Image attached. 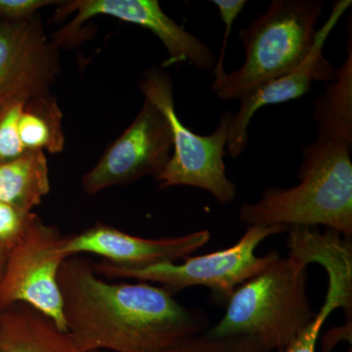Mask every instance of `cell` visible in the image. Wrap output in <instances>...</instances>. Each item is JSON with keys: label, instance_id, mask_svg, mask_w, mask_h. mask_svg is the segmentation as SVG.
I'll return each instance as SVG.
<instances>
[{"label": "cell", "instance_id": "cell-20", "mask_svg": "<svg viewBox=\"0 0 352 352\" xmlns=\"http://www.w3.org/2000/svg\"><path fill=\"white\" fill-rule=\"evenodd\" d=\"M25 104L16 102L0 113V164L14 161L25 152L18 127Z\"/></svg>", "mask_w": 352, "mask_h": 352}, {"label": "cell", "instance_id": "cell-4", "mask_svg": "<svg viewBox=\"0 0 352 352\" xmlns=\"http://www.w3.org/2000/svg\"><path fill=\"white\" fill-rule=\"evenodd\" d=\"M322 2L318 0H273L239 36L245 61L233 73L214 82L221 100H240L264 82L302 66L316 41Z\"/></svg>", "mask_w": 352, "mask_h": 352}, {"label": "cell", "instance_id": "cell-17", "mask_svg": "<svg viewBox=\"0 0 352 352\" xmlns=\"http://www.w3.org/2000/svg\"><path fill=\"white\" fill-rule=\"evenodd\" d=\"M62 119L63 113L50 94L25 102L18 124L25 151L46 150L51 154L63 151Z\"/></svg>", "mask_w": 352, "mask_h": 352}, {"label": "cell", "instance_id": "cell-11", "mask_svg": "<svg viewBox=\"0 0 352 352\" xmlns=\"http://www.w3.org/2000/svg\"><path fill=\"white\" fill-rule=\"evenodd\" d=\"M351 0H339L317 32L316 41L307 59L295 71L264 82L240 99L241 107L233 113L228 127L227 148L231 157H239L249 141V126L259 109L300 98L311 91L314 82H331L337 69L323 55V47L338 21L351 6Z\"/></svg>", "mask_w": 352, "mask_h": 352}, {"label": "cell", "instance_id": "cell-12", "mask_svg": "<svg viewBox=\"0 0 352 352\" xmlns=\"http://www.w3.org/2000/svg\"><path fill=\"white\" fill-rule=\"evenodd\" d=\"M210 239L208 230L178 237L147 239L105 224H96L76 235L65 237L64 252L69 256L94 254L124 268H144L188 258Z\"/></svg>", "mask_w": 352, "mask_h": 352}, {"label": "cell", "instance_id": "cell-18", "mask_svg": "<svg viewBox=\"0 0 352 352\" xmlns=\"http://www.w3.org/2000/svg\"><path fill=\"white\" fill-rule=\"evenodd\" d=\"M168 352H274L250 336L214 337L196 333L180 340Z\"/></svg>", "mask_w": 352, "mask_h": 352}, {"label": "cell", "instance_id": "cell-6", "mask_svg": "<svg viewBox=\"0 0 352 352\" xmlns=\"http://www.w3.org/2000/svg\"><path fill=\"white\" fill-rule=\"evenodd\" d=\"M285 231L281 226H249L235 245L212 254L188 256L182 263L124 268L103 261L94 263V270L96 274L109 279H135L160 284L173 295L191 287H205L227 302L238 287L279 258L275 251L263 256L256 251L266 238Z\"/></svg>", "mask_w": 352, "mask_h": 352}, {"label": "cell", "instance_id": "cell-22", "mask_svg": "<svg viewBox=\"0 0 352 352\" xmlns=\"http://www.w3.org/2000/svg\"><path fill=\"white\" fill-rule=\"evenodd\" d=\"M59 3L51 0H0V16L4 20L21 22L34 18L43 7Z\"/></svg>", "mask_w": 352, "mask_h": 352}, {"label": "cell", "instance_id": "cell-10", "mask_svg": "<svg viewBox=\"0 0 352 352\" xmlns=\"http://www.w3.org/2000/svg\"><path fill=\"white\" fill-rule=\"evenodd\" d=\"M58 48L38 16L0 21V113L16 102L50 94L60 71Z\"/></svg>", "mask_w": 352, "mask_h": 352}, {"label": "cell", "instance_id": "cell-23", "mask_svg": "<svg viewBox=\"0 0 352 352\" xmlns=\"http://www.w3.org/2000/svg\"><path fill=\"white\" fill-rule=\"evenodd\" d=\"M89 352H101V351H89Z\"/></svg>", "mask_w": 352, "mask_h": 352}, {"label": "cell", "instance_id": "cell-13", "mask_svg": "<svg viewBox=\"0 0 352 352\" xmlns=\"http://www.w3.org/2000/svg\"><path fill=\"white\" fill-rule=\"evenodd\" d=\"M0 352L82 351L50 317L25 303H16L0 311Z\"/></svg>", "mask_w": 352, "mask_h": 352}, {"label": "cell", "instance_id": "cell-2", "mask_svg": "<svg viewBox=\"0 0 352 352\" xmlns=\"http://www.w3.org/2000/svg\"><path fill=\"white\" fill-rule=\"evenodd\" d=\"M352 143L316 138L305 146L292 188L268 187L256 203L244 204L239 219L248 226H326L352 238Z\"/></svg>", "mask_w": 352, "mask_h": 352}, {"label": "cell", "instance_id": "cell-1", "mask_svg": "<svg viewBox=\"0 0 352 352\" xmlns=\"http://www.w3.org/2000/svg\"><path fill=\"white\" fill-rule=\"evenodd\" d=\"M58 283L67 331L82 352H168L203 329V317L163 287L109 283L87 258L65 259Z\"/></svg>", "mask_w": 352, "mask_h": 352}, {"label": "cell", "instance_id": "cell-9", "mask_svg": "<svg viewBox=\"0 0 352 352\" xmlns=\"http://www.w3.org/2000/svg\"><path fill=\"white\" fill-rule=\"evenodd\" d=\"M173 153V134L163 113L144 99L138 117L82 178L88 195L163 171Z\"/></svg>", "mask_w": 352, "mask_h": 352}, {"label": "cell", "instance_id": "cell-16", "mask_svg": "<svg viewBox=\"0 0 352 352\" xmlns=\"http://www.w3.org/2000/svg\"><path fill=\"white\" fill-rule=\"evenodd\" d=\"M314 118L317 138L352 143V43L347 41V56L325 92L315 100Z\"/></svg>", "mask_w": 352, "mask_h": 352}, {"label": "cell", "instance_id": "cell-7", "mask_svg": "<svg viewBox=\"0 0 352 352\" xmlns=\"http://www.w3.org/2000/svg\"><path fill=\"white\" fill-rule=\"evenodd\" d=\"M65 237L56 227L47 226L36 217L24 237L7 258L0 277V311L25 303L43 312L68 332L58 273L68 256L64 252Z\"/></svg>", "mask_w": 352, "mask_h": 352}, {"label": "cell", "instance_id": "cell-19", "mask_svg": "<svg viewBox=\"0 0 352 352\" xmlns=\"http://www.w3.org/2000/svg\"><path fill=\"white\" fill-rule=\"evenodd\" d=\"M36 217L32 212H23L0 201V277L9 254L24 237Z\"/></svg>", "mask_w": 352, "mask_h": 352}, {"label": "cell", "instance_id": "cell-15", "mask_svg": "<svg viewBox=\"0 0 352 352\" xmlns=\"http://www.w3.org/2000/svg\"><path fill=\"white\" fill-rule=\"evenodd\" d=\"M50 191V168L43 151H25L0 164V201L31 212Z\"/></svg>", "mask_w": 352, "mask_h": 352}, {"label": "cell", "instance_id": "cell-3", "mask_svg": "<svg viewBox=\"0 0 352 352\" xmlns=\"http://www.w3.org/2000/svg\"><path fill=\"white\" fill-rule=\"evenodd\" d=\"M307 265L293 252L279 256L234 291L208 335L250 336L271 351L283 349L316 314L307 295Z\"/></svg>", "mask_w": 352, "mask_h": 352}, {"label": "cell", "instance_id": "cell-21", "mask_svg": "<svg viewBox=\"0 0 352 352\" xmlns=\"http://www.w3.org/2000/svg\"><path fill=\"white\" fill-rule=\"evenodd\" d=\"M212 2L219 8L220 18L224 25L221 50H220L219 60L215 63L214 68V82H217L227 74L224 69V58H226L227 44H228V39L230 38L231 32H232L234 22L242 12L244 7L247 6V1L245 0H212Z\"/></svg>", "mask_w": 352, "mask_h": 352}, {"label": "cell", "instance_id": "cell-8", "mask_svg": "<svg viewBox=\"0 0 352 352\" xmlns=\"http://www.w3.org/2000/svg\"><path fill=\"white\" fill-rule=\"evenodd\" d=\"M72 13H76L74 19L53 36V41L58 46L72 43L87 21L104 15L140 25L154 34L164 44L168 54V59L164 66L188 62L201 71H208L214 69L217 63L214 53L210 46L168 17L157 0H73L61 2L55 20L61 21Z\"/></svg>", "mask_w": 352, "mask_h": 352}, {"label": "cell", "instance_id": "cell-14", "mask_svg": "<svg viewBox=\"0 0 352 352\" xmlns=\"http://www.w3.org/2000/svg\"><path fill=\"white\" fill-rule=\"evenodd\" d=\"M320 265L327 271L329 278L325 302L314 320L288 346L278 352H316L317 340L328 317L338 308H344L346 314H351V254L346 252H332L322 259Z\"/></svg>", "mask_w": 352, "mask_h": 352}, {"label": "cell", "instance_id": "cell-5", "mask_svg": "<svg viewBox=\"0 0 352 352\" xmlns=\"http://www.w3.org/2000/svg\"><path fill=\"white\" fill-rule=\"evenodd\" d=\"M138 85L145 99L164 113L173 134L170 159L155 177L160 188L196 187L212 194L223 205L233 201L236 186L227 176L224 163L233 112L222 113L219 126L210 135H199L185 126L176 113L173 82L168 73L157 68L149 69Z\"/></svg>", "mask_w": 352, "mask_h": 352}]
</instances>
